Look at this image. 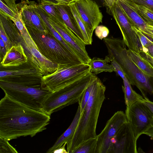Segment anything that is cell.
<instances>
[{
  "label": "cell",
  "mask_w": 153,
  "mask_h": 153,
  "mask_svg": "<svg viewBox=\"0 0 153 153\" xmlns=\"http://www.w3.org/2000/svg\"><path fill=\"white\" fill-rule=\"evenodd\" d=\"M49 21L63 39L75 50L80 60L88 64L91 59L86 50L85 44L66 25L63 21L48 15Z\"/></svg>",
  "instance_id": "4fadbf2b"
},
{
  "label": "cell",
  "mask_w": 153,
  "mask_h": 153,
  "mask_svg": "<svg viewBox=\"0 0 153 153\" xmlns=\"http://www.w3.org/2000/svg\"><path fill=\"white\" fill-rule=\"evenodd\" d=\"M18 30L20 34L16 39L15 45L19 43L22 46L28 61L43 76L55 71L58 65L41 53L25 25L21 26Z\"/></svg>",
  "instance_id": "ba28073f"
},
{
  "label": "cell",
  "mask_w": 153,
  "mask_h": 153,
  "mask_svg": "<svg viewBox=\"0 0 153 153\" xmlns=\"http://www.w3.org/2000/svg\"><path fill=\"white\" fill-rule=\"evenodd\" d=\"M127 122L125 113L123 111L116 112L107 121L103 130L97 135L95 153H111L116 136Z\"/></svg>",
  "instance_id": "30bf717a"
},
{
  "label": "cell",
  "mask_w": 153,
  "mask_h": 153,
  "mask_svg": "<svg viewBox=\"0 0 153 153\" xmlns=\"http://www.w3.org/2000/svg\"><path fill=\"white\" fill-rule=\"evenodd\" d=\"M142 50L146 52L151 56L153 57V44L150 45Z\"/></svg>",
  "instance_id": "60d3db41"
},
{
  "label": "cell",
  "mask_w": 153,
  "mask_h": 153,
  "mask_svg": "<svg viewBox=\"0 0 153 153\" xmlns=\"http://www.w3.org/2000/svg\"><path fill=\"white\" fill-rule=\"evenodd\" d=\"M150 37L152 38H153V36H150Z\"/></svg>",
  "instance_id": "c3c4849f"
},
{
  "label": "cell",
  "mask_w": 153,
  "mask_h": 153,
  "mask_svg": "<svg viewBox=\"0 0 153 153\" xmlns=\"http://www.w3.org/2000/svg\"><path fill=\"white\" fill-rule=\"evenodd\" d=\"M42 76L29 61L19 66L1 68L0 81L38 87Z\"/></svg>",
  "instance_id": "9c48e42d"
},
{
  "label": "cell",
  "mask_w": 153,
  "mask_h": 153,
  "mask_svg": "<svg viewBox=\"0 0 153 153\" xmlns=\"http://www.w3.org/2000/svg\"><path fill=\"white\" fill-rule=\"evenodd\" d=\"M135 3L142 5L153 10V0H130Z\"/></svg>",
  "instance_id": "d590c367"
},
{
  "label": "cell",
  "mask_w": 153,
  "mask_h": 153,
  "mask_svg": "<svg viewBox=\"0 0 153 153\" xmlns=\"http://www.w3.org/2000/svg\"><path fill=\"white\" fill-rule=\"evenodd\" d=\"M109 33V30L108 28L103 25H98L95 29L96 36L101 40L106 38Z\"/></svg>",
  "instance_id": "d6a6232c"
},
{
  "label": "cell",
  "mask_w": 153,
  "mask_h": 153,
  "mask_svg": "<svg viewBox=\"0 0 153 153\" xmlns=\"http://www.w3.org/2000/svg\"><path fill=\"white\" fill-rule=\"evenodd\" d=\"M107 10L115 20L122 33L123 40L128 49L139 53L143 49L140 42L133 28L134 26L117 0Z\"/></svg>",
  "instance_id": "7c38bea8"
},
{
  "label": "cell",
  "mask_w": 153,
  "mask_h": 153,
  "mask_svg": "<svg viewBox=\"0 0 153 153\" xmlns=\"http://www.w3.org/2000/svg\"><path fill=\"white\" fill-rule=\"evenodd\" d=\"M125 114L137 140L139 137L152 126L153 114L141 101H138L126 107Z\"/></svg>",
  "instance_id": "8fae6325"
},
{
  "label": "cell",
  "mask_w": 153,
  "mask_h": 153,
  "mask_svg": "<svg viewBox=\"0 0 153 153\" xmlns=\"http://www.w3.org/2000/svg\"><path fill=\"white\" fill-rule=\"evenodd\" d=\"M94 74L88 72L62 88L52 92L43 101L42 111L51 116L54 112L78 102Z\"/></svg>",
  "instance_id": "277c9868"
},
{
  "label": "cell",
  "mask_w": 153,
  "mask_h": 153,
  "mask_svg": "<svg viewBox=\"0 0 153 153\" xmlns=\"http://www.w3.org/2000/svg\"><path fill=\"white\" fill-rule=\"evenodd\" d=\"M15 1L17 0H14ZM39 3H43L44 2H51L57 3L58 2L55 0H36Z\"/></svg>",
  "instance_id": "ee69618b"
},
{
  "label": "cell",
  "mask_w": 153,
  "mask_h": 153,
  "mask_svg": "<svg viewBox=\"0 0 153 153\" xmlns=\"http://www.w3.org/2000/svg\"><path fill=\"white\" fill-rule=\"evenodd\" d=\"M59 3L69 4L72 2L71 0H55Z\"/></svg>",
  "instance_id": "7bdbcfd3"
},
{
  "label": "cell",
  "mask_w": 153,
  "mask_h": 153,
  "mask_svg": "<svg viewBox=\"0 0 153 153\" xmlns=\"http://www.w3.org/2000/svg\"><path fill=\"white\" fill-rule=\"evenodd\" d=\"M14 0H0V12L10 19L18 18L20 13Z\"/></svg>",
  "instance_id": "4316f807"
},
{
  "label": "cell",
  "mask_w": 153,
  "mask_h": 153,
  "mask_svg": "<svg viewBox=\"0 0 153 153\" xmlns=\"http://www.w3.org/2000/svg\"><path fill=\"white\" fill-rule=\"evenodd\" d=\"M95 75H93L90 82L78 102V106L80 108L81 113L83 111L89 98L93 86V80Z\"/></svg>",
  "instance_id": "f546056e"
},
{
  "label": "cell",
  "mask_w": 153,
  "mask_h": 153,
  "mask_svg": "<svg viewBox=\"0 0 153 153\" xmlns=\"http://www.w3.org/2000/svg\"><path fill=\"white\" fill-rule=\"evenodd\" d=\"M28 62L22 46L19 43L15 45L8 50L0 62L1 68L18 66Z\"/></svg>",
  "instance_id": "e0dca14e"
},
{
  "label": "cell",
  "mask_w": 153,
  "mask_h": 153,
  "mask_svg": "<svg viewBox=\"0 0 153 153\" xmlns=\"http://www.w3.org/2000/svg\"><path fill=\"white\" fill-rule=\"evenodd\" d=\"M0 38L4 43L7 51L13 45L1 22H0Z\"/></svg>",
  "instance_id": "836d02e7"
},
{
  "label": "cell",
  "mask_w": 153,
  "mask_h": 153,
  "mask_svg": "<svg viewBox=\"0 0 153 153\" xmlns=\"http://www.w3.org/2000/svg\"><path fill=\"white\" fill-rule=\"evenodd\" d=\"M26 26L40 52L48 59L57 65L83 63L71 54L50 31L42 32L34 27Z\"/></svg>",
  "instance_id": "5b68a950"
},
{
  "label": "cell",
  "mask_w": 153,
  "mask_h": 153,
  "mask_svg": "<svg viewBox=\"0 0 153 153\" xmlns=\"http://www.w3.org/2000/svg\"><path fill=\"white\" fill-rule=\"evenodd\" d=\"M133 28L140 39L143 48H145L147 46L153 44V38L149 37L145 35L134 26H133Z\"/></svg>",
  "instance_id": "1f68e13d"
},
{
  "label": "cell",
  "mask_w": 153,
  "mask_h": 153,
  "mask_svg": "<svg viewBox=\"0 0 153 153\" xmlns=\"http://www.w3.org/2000/svg\"><path fill=\"white\" fill-rule=\"evenodd\" d=\"M89 71L90 66L87 64H58L55 71L42 77L41 86L51 92H54L64 87L77 77Z\"/></svg>",
  "instance_id": "52a82bcc"
},
{
  "label": "cell",
  "mask_w": 153,
  "mask_h": 153,
  "mask_svg": "<svg viewBox=\"0 0 153 153\" xmlns=\"http://www.w3.org/2000/svg\"><path fill=\"white\" fill-rule=\"evenodd\" d=\"M37 4L34 1L21 0L17 4L22 19L25 26L33 27L41 32H50L36 10Z\"/></svg>",
  "instance_id": "9a60e30c"
},
{
  "label": "cell",
  "mask_w": 153,
  "mask_h": 153,
  "mask_svg": "<svg viewBox=\"0 0 153 153\" xmlns=\"http://www.w3.org/2000/svg\"><path fill=\"white\" fill-rule=\"evenodd\" d=\"M108 56L120 66L131 85L136 86L144 98L148 94L153 96V78L144 73L129 56L123 39L113 37L103 39Z\"/></svg>",
  "instance_id": "3957f363"
},
{
  "label": "cell",
  "mask_w": 153,
  "mask_h": 153,
  "mask_svg": "<svg viewBox=\"0 0 153 153\" xmlns=\"http://www.w3.org/2000/svg\"><path fill=\"white\" fill-rule=\"evenodd\" d=\"M141 102L148 108L153 114V102L150 100L148 98H144Z\"/></svg>",
  "instance_id": "f35d334b"
},
{
  "label": "cell",
  "mask_w": 153,
  "mask_h": 153,
  "mask_svg": "<svg viewBox=\"0 0 153 153\" xmlns=\"http://www.w3.org/2000/svg\"><path fill=\"white\" fill-rule=\"evenodd\" d=\"M148 30L149 32L151 34V36H153V26L149 25H148Z\"/></svg>",
  "instance_id": "f6af8a7d"
},
{
  "label": "cell",
  "mask_w": 153,
  "mask_h": 153,
  "mask_svg": "<svg viewBox=\"0 0 153 153\" xmlns=\"http://www.w3.org/2000/svg\"><path fill=\"white\" fill-rule=\"evenodd\" d=\"M81 116V110L78 106L74 118L69 126L58 138L53 145L48 150L46 153H52L55 149L60 148L65 143H67L72 140L79 123Z\"/></svg>",
  "instance_id": "ffe728a7"
},
{
  "label": "cell",
  "mask_w": 153,
  "mask_h": 153,
  "mask_svg": "<svg viewBox=\"0 0 153 153\" xmlns=\"http://www.w3.org/2000/svg\"><path fill=\"white\" fill-rule=\"evenodd\" d=\"M115 139L112 153H137V140L127 121Z\"/></svg>",
  "instance_id": "2e32d148"
},
{
  "label": "cell",
  "mask_w": 153,
  "mask_h": 153,
  "mask_svg": "<svg viewBox=\"0 0 153 153\" xmlns=\"http://www.w3.org/2000/svg\"><path fill=\"white\" fill-rule=\"evenodd\" d=\"M36 10L44 22L49 31L56 39L62 44L71 54L74 56L79 59L76 52L74 49L63 39L60 35L50 22L48 19V14L39 7L37 3L36 6Z\"/></svg>",
  "instance_id": "7402d4cb"
},
{
  "label": "cell",
  "mask_w": 153,
  "mask_h": 153,
  "mask_svg": "<svg viewBox=\"0 0 153 153\" xmlns=\"http://www.w3.org/2000/svg\"><path fill=\"white\" fill-rule=\"evenodd\" d=\"M95 2L99 7H106L107 9L111 7L117 0H91Z\"/></svg>",
  "instance_id": "e575fe53"
},
{
  "label": "cell",
  "mask_w": 153,
  "mask_h": 153,
  "mask_svg": "<svg viewBox=\"0 0 153 153\" xmlns=\"http://www.w3.org/2000/svg\"><path fill=\"white\" fill-rule=\"evenodd\" d=\"M143 134L153 138V126H152L149 129L145 131Z\"/></svg>",
  "instance_id": "b9f144b4"
},
{
  "label": "cell",
  "mask_w": 153,
  "mask_h": 153,
  "mask_svg": "<svg viewBox=\"0 0 153 153\" xmlns=\"http://www.w3.org/2000/svg\"><path fill=\"white\" fill-rule=\"evenodd\" d=\"M67 143H64L63 145L60 148L54 150L52 152L53 153H68L67 150L65 149V146Z\"/></svg>",
  "instance_id": "ab89813d"
},
{
  "label": "cell",
  "mask_w": 153,
  "mask_h": 153,
  "mask_svg": "<svg viewBox=\"0 0 153 153\" xmlns=\"http://www.w3.org/2000/svg\"><path fill=\"white\" fill-rule=\"evenodd\" d=\"M130 58L137 65L145 74L153 78V66L140 55L131 50H127Z\"/></svg>",
  "instance_id": "cb8c5ba5"
},
{
  "label": "cell",
  "mask_w": 153,
  "mask_h": 153,
  "mask_svg": "<svg viewBox=\"0 0 153 153\" xmlns=\"http://www.w3.org/2000/svg\"><path fill=\"white\" fill-rule=\"evenodd\" d=\"M50 116L5 95L0 101V137L8 141L21 137H32L46 129Z\"/></svg>",
  "instance_id": "6da1fadb"
},
{
  "label": "cell",
  "mask_w": 153,
  "mask_h": 153,
  "mask_svg": "<svg viewBox=\"0 0 153 153\" xmlns=\"http://www.w3.org/2000/svg\"><path fill=\"white\" fill-rule=\"evenodd\" d=\"M152 126H153V118H152Z\"/></svg>",
  "instance_id": "bcb514c9"
},
{
  "label": "cell",
  "mask_w": 153,
  "mask_h": 153,
  "mask_svg": "<svg viewBox=\"0 0 153 153\" xmlns=\"http://www.w3.org/2000/svg\"><path fill=\"white\" fill-rule=\"evenodd\" d=\"M80 17L92 32L102 22L103 15L99 7L91 0H79L74 2Z\"/></svg>",
  "instance_id": "5bb4252c"
},
{
  "label": "cell",
  "mask_w": 153,
  "mask_h": 153,
  "mask_svg": "<svg viewBox=\"0 0 153 153\" xmlns=\"http://www.w3.org/2000/svg\"><path fill=\"white\" fill-rule=\"evenodd\" d=\"M97 137L86 140L79 145L72 153H95Z\"/></svg>",
  "instance_id": "83f0119b"
},
{
  "label": "cell",
  "mask_w": 153,
  "mask_h": 153,
  "mask_svg": "<svg viewBox=\"0 0 153 153\" xmlns=\"http://www.w3.org/2000/svg\"><path fill=\"white\" fill-rule=\"evenodd\" d=\"M136 12L148 24L153 26V10L141 5L138 4L130 0H122Z\"/></svg>",
  "instance_id": "d4e9b609"
},
{
  "label": "cell",
  "mask_w": 153,
  "mask_h": 153,
  "mask_svg": "<svg viewBox=\"0 0 153 153\" xmlns=\"http://www.w3.org/2000/svg\"><path fill=\"white\" fill-rule=\"evenodd\" d=\"M111 61L108 56L105 59L94 57L91 59L88 64L90 66V72L96 75L103 72H111L114 71V69L111 64L108 63Z\"/></svg>",
  "instance_id": "603a6c76"
},
{
  "label": "cell",
  "mask_w": 153,
  "mask_h": 153,
  "mask_svg": "<svg viewBox=\"0 0 153 153\" xmlns=\"http://www.w3.org/2000/svg\"><path fill=\"white\" fill-rule=\"evenodd\" d=\"M0 61L2 60L7 51V49L5 45L0 38Z\"/></svg>",
  "instance_id": "8d00e7d4"
},
{
  "label": "cell",
  "mask_w": 153,
  "mask_h": 153,
  "mask_svg": "<svg viewBox=\"0 0 153 153\" xmlns=\"http://www.w3.org/2000/svg\"><path fill=\"white\" fill-rule=\"evenodd\" d=\"M72 2H75V1H78L79 0H71Z\"/></svg>",
  "instance_id": "7dc6e473"
},
{
  "label": "cell",
  "mask_w": 153,
  "mask_h": 153,
  "mask_svg": "<svg viewBox=\"0 0 153 153\" xmlns=\"http://www.w3.org/2000/svg\"><path fill=\"white\" fill-rule=\"evenodd\" d=\"M139 53L143 58L149 62L153 66V57L151 56L146 52L142 50Z\"/></svg>",
  "instance_id": "74e56055"
},
{
  "label": "cell",
  "mask_w": 153,
  "mask_h": 153,
  "mask_svg": "<svg viewBox=\"0 0 153 153\" xmlns=\"http://www.w3.org/2000/svg\"><path fill=\"white\" fill-rule=\"evenodd\" d=\"M56 7L66 25L84 43L83 35L69 4L56 3Z\"/></svg>",
  "instance_id": "ac0fdd59"
},
{
  "label": "cell",
  "mask_w": 153,
  "mask_h": 153,
  "mask_svg": "<svg viewBox=\"0 0 153 153\" xmlns=\"http://www.w3.org/2000/svg\"><path fill=\"white\" fill-rule=\"evenodd\" d=\"M69 5L83 35L85 44L86 45H91L93 32L88 28L82 20L75 7L74 2H71L69 4Z\"/></svg>",
  "instance_id": "484cf974"
},
{
  "label": "cell",
  "mask_w": 153,
  "mask_h": 153,
  "mask_svg": "<svg viewBox=\"0 0 153 153\" xmlns=\"http://www.w3.org/2000/svg\"><path fill=\"white\" fill-rule=\"evenodd\" d=\"M0 87L5 95L11 99L33 109L41 111L43 101L52 93L42 86H32L1 81Z\"/></svg>",
  "instance_id": "8992f818"
},
{
  "label": "cell",
  "mask_w": 153,
  "mask_h": 153,
  "mask_svg": "<svg viewBox=\"0 0 153 153\" xmlns=\"http://www.w3.org/2000/svg\"><path fill=\"white\" fill-rule=\"evenodd\" d=\"M56 3L51 2H44L39 3L38 5L49 16L63 21L56 7Z\"/></svg>",
  "instance_id": "f1b7e54d"
},
{
  "label": "cell",
  "mask_w": 153,
  "mask_h": 153,
  "mask_svg": "<svg viewBox=\"0 0 153 153\" xmlns=\"http://www.w3.org/2000/svg\"><path fill=\"white\" fill-rule=\"evenodd\" d=\"M89 98L81 113L80 120L72 140L67 143L68 153H72L82 143L97 137L96 128L100 111L105 99L106 87L95 75Z\"/></svg>",
  "instance_id": "7a4b0ae2"
},
{
  "label": "cell",
  "mask_w": 153,
  "mask_h": 153,
  "mask_svg": "<svg viewBox=\"0 0 153 153\" xmlns=\"http://www.w3.org/2000/svg\"><path fill=\"white\" fill-rule=\"evenodd\" d=\"M8 141L0 137V153H17V150L9 143Z\"/></svg>",
  "instance_id": "4dcf8cb0"
},
{
  "label": "cell",
  "mask_w": 153,
  "mask_h": 153,
  "mask_svg": "<svg viewBox=\"0 0 153 153\" xmlns=\"http://www.w3.org/2000/svg\"><path fill=\"white\" fill-rule=\"evenodd\" d=\"M117 75L120 76L123 79V86L122 88L124 94V99L126 107H128L135 102L142 101L144 98L134 90L125 75L122 69L119 68L116 71Z\"/></svg>",
  "instance_id": "44dd1931"
},
{
  "label": "cell",
  "mask_w": 153,
  "mask_h": 153,
  "mask_svg": "<svg viewBox=\"0 0 153 153\" xmlns=\"http://www.w3.org/2000/svg\"><path fill=\"white\" fill-rule=\"evenodd\" d=\"M118 3L134 27L145 35L150 36L151 34L148 30V25L131 7L122 0H117Z\"/></svg>",
  "instance_id": "d6986e66"
}]
</instances>
